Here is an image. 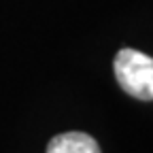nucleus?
Segmentation results:
<instances>
[{"label": "nucleus", "mask_w": 153, "mask_h": 153, "mask_svg": "<svg viewBox=\"0 0 153 153\" xmlns=\"http://www.w3.org/2000/svg\"><path fill=\"white\" fill-rule=\"evenodd\" d=\"M115 76L121 89L138 100H153V57L136 51V49H121L115 55Z\"/></svg>", "instance_id": "obj_1"}, {"label": "nucleus", "mask_w": 153, "mask_h": 153, "mask_svg": "<svg viewBox=\"0 0 153 153\" xmlns=\"http://www.w3.org/2000/svg\"><path fill=\"white\" fill-rule=\"evenodd\" d=\"M47 153H102L94 136L85 132H64L53 136L47 145Z\"/></svg>", "instance_id": "obj_2"}]
</instances>
